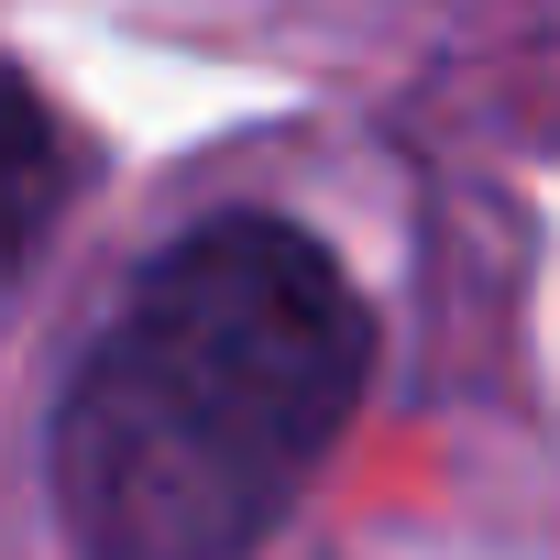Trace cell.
<instances>
[{
  "instance_id": "6da1fadb",
  "label": "cell",
  "mask_w": 560,
  "mask_h": 560,
  "mask_svg": "<svg viewBox=\"0 0 560 560\" xmlns=\"http://www.w3.org/2000/svg\"><path fill=\"white\" fill-rule=\"evenodd\" d=\"M374 396V298L287 209L176 231L45 418L78 560H253Z\"/></svg>"
},
{
  "instance_id": "7a4b0ae2",
  "label": "cell",
  "mask_w": 560,
  "mask_h": 560,
  "mask_svg": "<svg viewBox=\"0 0 560 560\" xmlns=\"http://www.w3.org/2000/svg\"><path fill=\"white\" fill-rule=\"evenodd\" d=\"M67 198H78L67 121H56V100H45L12 56H0V308H12V298H23V275L45 264Z\"/></svg>"
}]
</instances>
